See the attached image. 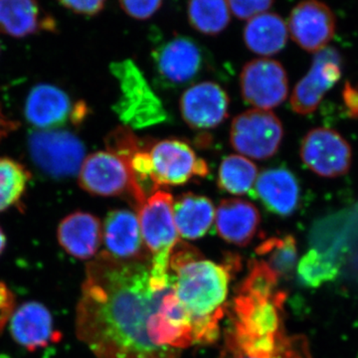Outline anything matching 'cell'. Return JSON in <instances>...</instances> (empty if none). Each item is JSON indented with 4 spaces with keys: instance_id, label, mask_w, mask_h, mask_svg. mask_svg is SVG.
I'll list each match as a JSON object with an SVG mask.
<instances>
[{
    "instance_id": "cell-33",
    "label": "cell",
    "mask_w": 358,
    "mask_h": 358,
    "mask_svg": "<svg viewBox=\"0 0 358 358\" xmlns=\"http://www.w3.org/2000/svg\"><path fill=\"white\" fill-rule=\"evenodd\" d=\"M343 99L348 115L353 119H358V89L357 87H353L350 82H348L343 89Z\"/></svg>"
},
{
    "instance_id": "cell-6",
    "label": "cell",
    "mask_w": 358,
    "mask_h": 358,
    "mask_svg": "<svg viewBox=\"0 0 358 358\" xmlns=\"http://www.w3.org/2000/svg\"><path fill=\"white\" fill-rule=\"evenodd\" d=\"M28 148L37 166L54 178L79 173L85 160V147L78 136L62 129L33 131Z\"/></svg>"
},
{
    "instance_id": "cell-17",
    "label": "cell",
    "mask_w": 358,
    "mask_h": 358,
    "mask_svg": "<svg viewBox=\"0 0 358 358\" xmlns=\"http://www.w3.org/2000/svg\"><path fill=\"white\" fill-rule=\"evenodd\" d=\"M252 192L268 211L284 217L292 215L300 203L298 179L292 171L282 167L262 171Z\"/></svg>"
},
{
    "instance_id": "cell-29",
    "label": "cell",
    "mask_w": 358,
    "mask_h": 358,
    "mask_svg": "<svg viewBox=\"0 0 358 358\" xmlns=\"http://www.w3.org/2000/svg\"><path fill=\"white\" fill-rule=\"evenodd\" d=\"M219 358H313V355L305 336L285 334L274 352L264 355H246L224 336V345Z\"/></svg>"
},
{
    "instance_id": "cell-15",
    "label": "cell",
    "mask_w": 358,
    "mask_h": 358,
    "mask_svg": "<svg viewBox=\"0 0 358 358\" xmlns=\"http://www.w3.org/2000/svg\"><path fill=\"white\" fill-rule=\"evenodd\" d=\"M179 107L190 128L214 129L227 117L229 96L218 84L201 82L186 90Z\"/></svg>"
},
{
    "instance_id": "cell-36",
    "label": "cell",
    "mask_w": 358,
    "mask_h": 358,
    "mask_svg": "<svg viewBox=\"0 0 358 358\" xmlns=\"http://www.w3.org/2000/svg\"><path fill=\"white\" fill-rule=\"evenodd\" d=\"M6 246V237L4 235L3 230L0 227V255H1L2 252L4 251Z\"/></svg>"
},
{
    "instance_id": "cell-22",
    "label": "cell",
    "mask_w": 358,
    "mask_h": 358,
    "mask_svg": "<svg viewBox=\"0 0 358 358\" xmlns=\"http://www.w3.org/2000/svg\"><path fill=\"white\" fill-rule=\"evenodd\" d=\"M173 218L179 236L196 240L210 230L215 219V208L207 197L185 193L173 199Z\"/></svg>"
},
{
    "instance_id": "cell-20",
    "label": "cell",
    "mask_w": 358,
    "mask_h": 358,
    "mask_svg": "<svg viewBox=\"0 0 358 358\" xmlns=\"http://www.w3.org/2000/svg\"><path fill=\"white\" fill-rule=\"evenodd\" d=\"M10 333L18 345L30 352L45 348L56 339L51 313L37 301H28L16 308L11 315Z\"/></svg>"
},
{
    "instance_id": "cell-19",
    "label": "cell",
    "mask_w": 358,
    "mask_h": 358,
    "mask_svg": "<svg viewBox=\"0 0 358 358\" xmlns=\"http://www.w3.org/2000/svg\"><path fill=\"white\" fill-rule=\"evenodd\" d=\"M261 216L251 202L243 199H224L215 211L216 231L228 243L245 247L255 237Z\"/></svg>"
},
{
    "instance_id": "cell-16",
    "label": "cell",
    "mask_w": 358,
    "mask_h": 358,
    "mask_svg": "<svg viewBox=\"0 0 358 358\" xmlns=\"http://www.w3.org/2000/svg\"><path fill=\"white\" fill-rule=\"evenodd\" d=\"M103 239L108 253L124 261H150L138 215L127 209L108 213L103 227Z\"/></svg>"
},
{
    "instance_id": "cell-27",
    "label": "cell",
    "mask_w": 358,
    "mask_h": 358,
    "mask_svg": "<svg viewBox=\"0 0 358 358\" xmlns=\"http://www.w3.org/2000/svg\"><path fill=\"white\" fill-rule=\"evenodd\" d=\"M30 178L31 174L20 162L0 157V212L20 201Z\"/></svg>"
},
{
    "instance_id": "cell-23",
    "label": "cell",
    "mask_w": 358,
    "mask_h": 358,
    "mask_svg": "<svg viewBox=\"0 0 358 358\" xmlns=\"http://www.w3.org/2000/svg\"><path fill=\"white\" fill-rule=\"evenodd\" d=\"M288 32L286 22L281 16L265 13L249 20L244 28V42L253 53L272 56L286 46Z\"/></svg>"
},
{
    "instance_id": "cell-9",
    "label": "cell",
    "mask_w": 358,
    "mask_h": 358,
    "mask_svg": "<svg viewBox=\"0 0 358 358\" xmlns=\"http://www.w3.org/2000/svg\"><path fill=\"white\" fill-rule=\"evenodd\" d=\"M154 171L155 185H185L193 178H205L209 173L204 159H199L185 141L164 140L148 148Z\"/></svg>"
},
{
    "instance_id": "cell-14",
    "label": "cell",
    "mask_w": 358,
    "mask_h": 358,
    "mask_svg": "<svg viewBox=\"0 0 358 358\" xmlns=\"http://www.w3.org/2000/svg\"><path fill=\"white\" fill-rule=\"evenodd\" d=\"M289 31L301 48L317 53L326 48L336 33V16L320 0H303L294 7L289 18Z\"/></svg>"
},
{
    "instance_id": "cell-11",
    "label": "cell",
    "mask_w": 358,
    "mask_h": 358,
    "mask_svg": "<svg viewBox=\"0 0 358 358\" xmlns=\"http://www.w3.org/2000/svg\"><path fill=\"white\" fill-rule=\"evenodd\" d=\"M301 157L315 174L334 178L345 176L352 166V152L348 143L334 129L315 128L301 141Z\"/></svg>"
},
{
    "instance_id": "cell-7",
    "label": "cell",
    "mask_w": 358,
    "mask_h": 358,
    "mask_svg": "<svg viewBox=\"0 0 358 358\" xmlns=\"http://www.w3.org/2000/svg\"><path fill=\"white\" fill-rule=\"evenodd\" d=\"M282 136V122L270 110H246L238 115L231 124V145L239 154L253 159L272 157L279 150Z\"/></svg>"
},
{
    "instance_id": "cell-30",
    "label": "cell",
    "mask_w": 358,
    "mask_h": 358,
    "mask_svg": "<svg viewBox=\"0 0 358 358\" xmlns=\"http://www.w3.org/2000/svg\"><path fill=\"white\" fill-rule=\"evenodd\" d=\"M232 13L239 20H249L266 11L275 0H227Z\"/></svg>"
},
{
    "instance_id": "cell-12",
    "label": "cell",
    "mask_w": 358,
    "mask_h": 358,
    "mask_svg": "<svg viewBox=\"0 0 358 358\" xmlns=\"http://www.w3.org/2000/svg\"><path fill=\"white\" fill-rule=\"evenodd\" d=\"M83 103L73 105L63 90L50 84L32 88L25 101L26 121L38 131L62 128L68 122H80L87 114Z\"/></svg>"
},
{
    "instance_id": "cell-18",
    "label": "cell",
    "mask_w": 358,
    "mask_h": 358,
    "mask_svg": "<svg viewBox=\"0 0 358 358\" xmlns=\"http://www.w3.org/2000/svg\"><path fill=\"white\" fill-rule=\"evenodd\" d=\"M57 238L69 255L89 260L96 255L102 243V223L88 212H74L59 224Z\"/></svg>"
},
{
    "instance_id": "cell-2",
    "label": "cell",
    "mask_w": 358,
    "mask_h": 358,
    "mask_svg": "<svg viewBox=\"0 0 358 358\" xmlns=\"http://www.w3.org/2000/svg\"><path fill=\"white\" fill-rule=\"evenodd\" d=\"M239 263L230 256L229 261L219 265L205 260L199 250L185 242L174 246L169 270L176 296L192 319L194 345H210L219 338L231 275Z\"/></svg>"
},
{
    "instance_id": "cell-1",
    "label": "cell",
    "mask_w": 358,
    "mask_h": 358,
    "mask_svg": "<svg viewBox=\"0 0 358 358\" xmlns=\"http://www.w3.org/2000/svg\"><path fill=\"white\" fill-rule=\"evenodd\" d=\"M76 310L78 338L98 358H179L194 345L192 319L150 261L101 252L86 266Z\"/></svg>"
},
{
    "instance_id": "cell-31",
    "label": "cell",
    "mask_w": 358,
    "mask_h": 358,
    "mask_svg": "<svg viewBox=\"0 0 358 358\" xmlns=\"http://www.w3.org/2000/svg\"><path fill=\"white\" fill-rule=\"evenodd\" d=\"M122 10L134 20H145L159 10L164 0H119Z\"/></svg>"
},
{
    "instance_id": "cell-34",
    "label": "cell",
    "mask_w": 358,
    "mask_h": 358,
    "mask_svg": "<svg viewBox=\"0 0 358 358\" xmlns=\"http://www.w3.org/2000/svg\"><path fill=\"white\" fill-rule=\"evenodd\" d=\"M18 127H20V124L13 121V120L9 119L0 108V141L15 131Z\"/></svg>"
},
{
    "instance_id": "cell-24",
    "label": "cell",
    "mask_w": 358,
    "mask_h": 358,
    "mask_svg": "<svg viewBox=\"0 0 358 358\" xmlns=\"http://www.w3.org/2000/svg\"><path fill=\"white\" fill-rule=\"evenodd\" d=\"M187 16L192 27L205 35H217L229 25L227 0H188Z\"/></svg>"
},
{
    "instance_id": "cell-35",
    "label": "cell",
    "mask_w": 358,
    "mask_h": 358,
    "mask_svg": "<svg viewBox=\"0 0 358 358\" xmlns=\"http://www.w3.org/2000/svg\"><path fill=\"white\" fill-rule=\"evenodd\" d=\"M13 303V294L6 285L0 282V310L6 312L10 308Z\"/></svg>"
},
{
    "instance_id": "cell-32",
    "label": "cell",
    "mask_w": 358,
    "mask_h": 358,
    "mask_svg": "<svg viewBox=\"0 0 358 358\" xmlns=\"http://www.w3.org/2000/svg\"><path fill=\"white\" fill-rule=\"evenodd\" d=\"M63 6L81 15L94 16L105 7L106 0H58Z\"/></svg>"
},
{
    "instance_id": "cell-13",
    "label": "cell",
    "mask_w": 358,
    "mask_h": 358,
    "mask_svg": "<svg viewBox=\"0 0 358 358\" xmlns=\"http://www.w3.org/2000/svg\"><path fill=\"white\" fill-rule=\"evenodd\" d=\"M343 74V60L336 49L326 47L313 58L312 68L296 84L291 96L294 112L312 114L319 107L324 94L338 83Z\"/></svg>"
},
{
    "instance_id": "cell-8",
    "label": "cell",
    "mask_w": 358,
    "mask_h": 358,
    "mask_svg": "<svg viewBox=\"0 0 358 358\" xmlns=\"http://www.w3.org/2000/svg\"><path fill=\"white\" fill-rule=\"evenodd\" d=\"M242 96L255 109L268 110L285 102L289 80L281 63L268 58L254 59L240 75Z\"/></svg>"
},
{
    "instance_id": "cell-21",
    "label": "cell",
    "mask_w": 358,
    "mask_h": 358,
    "mask_svg": "<svg viewBox=\"0 0 358 358\" xmlns=\"http://www.w3.org/2000/svg\"><path fill=\"white\" fill-rule=\"evenodd\" d=\"M42 30L55 31L56 21L37 0H0V32L22 38Z\"/></svg>"
},
{
    "instance_id": "cell-26",
    "label": "cell",
    "mask_w": 358,
    "mask_h": 358,
    "mask_svg": "<svg viewBox=\"0 0 358 358\" xmlns=\"http://www.w3.org/2000/svg\"><path fill=\"white\" fill-rule=\"evenodd\" d=\"M256 253L265 258L263 261L279 278L293 274L298 261L296 242L292 235L265 240L257 247Z\"/></svg>"
},
{
    "instance_id": "cell-5",
    "label": "cell",
    "mask_w": 358,
    "mask_h": 358,
    "mask_svg": "<svg viewBox=\"0 0 358 358\" xmlns=\"http://www.w3.org/2000/svg\"><path fill=\"white\" fill-rule=\"evenodd\" d=\"M110 71L121 90L115 110L128 128H147L166 119V110L159 96L133 61L113 63Z\"/></svg>"
},
{
    "instance_id": "cell-3",
    "label": "cell",
    "mask_w": 358,
    "mask_h": 358,
    "mask_svg": "<svg viewBox=\"0 0 358 358\" xmlns=\"http://www.w3.org/2000/svg\"><path fill=\"white\" fill-rule=\"evenodd\" d=\"M143 242L150 254V273L157 279L171 275V252L179 241L173 218V197L157 190L136 209Z\"/></svg>"
},
{
    "instance_id": "cell-25",
    "label": "cell",
    "mask_w": 358,
    "mask_h": 358,
    "mask_svg": "<svg viewBox=\"0 0 358 358\" xmlns=\"http://www.w3.org/2000/svg\"><path fill=\"white\" fill-rule=\"evenodd\" d=\"M258 176V169L251 160L242 155H229L219 167L218 186L230 194H247L253 190Z\"/></svg>"
},
{
    "instance_id": "cell-28",
    "label": "cell",
    "mask_w": 358,
    "mask_h": 358,
    "mask_svg": "<svg viewBox=\"0 0 358 358\" xmlns=\"http://www.w3.org/2000/svg\"><path fill=\"white\" fill-rule=\"evenodd\" d=\"M341 263L334 255H327L317 250H310L301 259L298 275L305 286L317 288L324 282L333 281L338 277Z\"/></svg>"
},
{
    "instance_id": "cell-4",
    "label": "cell",
    "mask_w": 358,
    "mask_h": 358,
    "mask_svg": "<svg viewBox=\"0 0 358 358\" xmlns=\"http://www.w3.org/2000/svg\"><path fill=\"white\" fill-rule=\"evenodd\" d=\"M79 185L90 194L127 197L136 210L148 199L134 180L129 159L109 150L94 152L85 159L79 171Z\"/></svg>"
},
{
    "instance_id": "cell-10",
    "label": "cell",
    "mask_w": 358,
    "mask_h": 358,
    "mask_svg": "<svg viewBox=\"0 0 358 358\" xmlns=\"http://www.w3.org/2000/svg\"><path fill=\"white\" fill-rule=\"evenodd\" d=\"M152 61L159 79L169 86L190 83L203 69L206 56L194 39L176 35L152 51Z\"/></svg>"
}]
</instances>
